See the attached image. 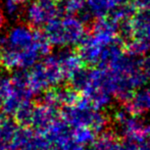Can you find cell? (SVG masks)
Masks as SVG:
<instances>
[{
  "label": "cell",
  "instance_id": "obj_1",
  "mask_svg": "<svg viewBox=\"0 0 150 150\" xmlns=\"http://www.w3.org/2000/svg\"><path fill=\"white\" fill-rule=\"evenodd\" d=\"M23 16L33 29L45 26L49 21L57 18L58 8L55 0H35L24 10Z\"/></svg>",
  "mask_w": 150,
  "mask_h": 150
},
{
  "label": "cell",
  "instance_id": "obj_2",
  "mask_svg": "<svg viewBox=\"0 0 150 150\" xmlns=\"http://www.w3.org/2000/svg\"><path fill=\"white\" fill-rule=\"evenodd\" d=\"M60 119L59 107L47 105L43 102H38L34 104L33 117L31 126L34 132L44 135L47 129L56 120Z\"/></svg>",
  "mask_w": 150,
  "mask_h": 150
},
{
  "label": "cell",
  "instance_id": "obj_3",
  "mask_svg": "<svg viewBox=\"0 0 150 150\" xmlns=\"http://www.w3.org/2000/svg\"><path fill=\"white\" fill-rule=\"evenodd\" d=\"M35 29L28 24H21L11 28L6 35L7 46L16 51H23L33 44Z\"/></svg>",
  "mask_w": 150,
  "mask_h": 150
},
{
  "label": "cell",
  "instance_id": "obj_4",
  "mask_svg": "<svg viewBox=\"0 0 150 150\" xmlns=\"http://www.w3.org/2000/svg\"><path fill=\"white\" fill-rule=\"evenodd\" d=\"M61 26H62L64 46L78 45L84 37L85 33L84 25L78 18L71 16L61 18Z\"/></svg>",
  "mask_w": 150,
  "mask_h": 150
},
{
  "label": "cell",
  "instance_id": "obj_5",
  "mask_svg": "<svg viewBox=\"0 0 150 150\" xmlns=\"http://www.w3.org/2000/svg\"><path fill=\"white\" fill-rule=\"evenodd\" d=\"M126 109L131 115L147 112L150 110V87L134 93L132 98L126 102Z\"/></svg>",
  "mask_w": 150,
  "mask_h": 150
},
{
  "label": "cell",
  "instance_id": "obj_6",
  "mask_svg": "<svg viewBox=\"0 0 150 150\" xmlns=\"http://www.w3.org/2000/svg\"><path fill=\"white\" fill-rule=\"evenodd\" d=\"M84 150H122V146L111 133L105 132L98 139H94Z\"/></svg>",
  "mask_w": 150,
  "mask_h": 150
},
{
  "label": "cell",
  "instance_id": "obj_7",
  "mask_svg": "<svg viewBox=\"0 0 150 150\" xmlns=\"http://www.w3.org/2000/svg\"><path fill=\"white\" fill-rule=\"evenodd\" d=\"M34 104L31 100H24L14 112V122L20 127H30L33 117Z\"/></svg>",
  "mask_w": 150,
  "mask_h": 150
},
{
  "label": "cell",
  "instance_id": "obj_8",
  "mask_svg": "<svg viewBox=\"0 0 150 150\" xmlns=\"http://www.w3.org/2000/svg\"><path fill=\"white\" fill-rule=\"evenodd\" d=\"M56 4L58 14L71 16L78 13V11L84 7V0H57Z\"/></svg>",
  "mask_w": 150,
  "mask_h": 150
},
{
  "label": "cell",
  "instance_id": "obj_9",
  "mask_svg": "<svg viewBox=\"0 0 150 150\" xmlns=\"http://www.w3.org/2000/svg\"><path fill=\"white\" fill-rule=\"evenodd\" d=\"M24 100L25 99H23L18 93L12 91L11 94L0 105V111L4 115H8V117H12Z\"/></svg>",
  "mask_w": 150,
  "mask_h": 150
},
{
  "label": "cell",
  "instance_id": "obj_10",
  "mask_svg": "<svg viewBox=\"0 0 150 150\" xmlns=\"http://www.w3.org/2000/svg\"><path fill=\"white\" fill-rule=\"evenodd\" d=\"M88 6L93 16L102 18L115 6V0H88Z\"/></svg>",
  "mask_w": 150,
  "mask_h": 150
},
{
  "label": "cell",
  "instance_id": "obj_11",
  "mask_svg": "<svg viewBox=\"0 0 150 150\" xmlns=\"http://www.w3.org/2000/svg\"><path fill=\"white\" fill-rule=\"evenodd\" d=\"M73 139L80 145H88L95 139L96 133L89 127H77L73 128Z\"/></svg>",
  "mask_w": 150,
  "mask_h": 150
},
{
  "label": "cell",
  "instance_id": "obj_12",
  "mask_svg": "<svg viewBox=\"0 0 150 150\" xmlns=\"http://www.w3.org/2000/svg\"><path fill=\"white\" fill-rule=\"evenodd\" d=\"M4 14L9 16L12 20H18L24 14V9H23V4L16 2V0H5L3 5Z\"/></svg>",
  "mask_w": 150,
  "mask_h": 150
},
{
  "label": "cell",
  "instance_id": "obj_13",
  "mask_svg": "<svg viewBox=\"0 0 150 150\" xmlns=\"http://www.w3.org/2000/svg\"><path fill=\"white\" fill-rule=\"evenodd\" d=\"M131 54L133 55H140L144 54L150 49V43L146 38H141V39L131 40L128 45Z\"/></svg>",
  "mask_w": 150,
  "mask_h": 150
},
{
  "label": "cell",
  "instance_id": "obj_14",
  "mask_svg": "<svg viewBox=\"0 0 150 150\" xmlns=\"http://www.w3.org/2000/svg\"><path fill=\"white\" fill-rule=\"evenodd\" d=\"M12 91H13V86H12L11 77L1 75L0 76V105L11 94Z\"/></svg>",
  "mask_w": 150,
  "mask_h": 150
},
{
  "label": "cell",
  "instance_id": "obj_15",
  "mask_svg": "<svg viewBox=\"0 0 150 150\" xmlns=\"http://www.w3.org/2000/svg\"><path fill=\"white\" fill-rule=\"evenodd\" d=\"M142 69H143V71H144L145 76H146L147 78H149L150 79V57L146 58L145 61L143 60L142 62Z\"/></svg>",
  "mask_w": 150,
  "mask_h": 150
},
{
  "label": "cell",
  "instance_id": "obj_16",
  "mask_svg": "<svg viewBox=\"0 0 150 150\" xmlns=\"http://www.w3.org/2000/svg\"><path fill=\"white\" fill-rule=\"evenodd\" d=\"M5 25V14H4L3 10L0 8V30L4 27Z\"/></svg>",
  "mask_w": 150,
  "mask_h": 150
},
{
  "label": "cell",
  "instance_id": "obj_17",
  "mask_svg": "<svg viewBox=\"0 0 150 150\" xmlns=\"http://www.w3.org/2000/svg\"><path fill=\"white\" fill-rule=\"evenodd\" d=\"M0 150H8V144L0 137Z\"/></svg>",
  "mask_w": 150,
  "mask_h": 150
},
{
  "label": "cell",
  "instance_id": "obj_18",
  "mask_svg": "<svg viewBox=\"0 0 150 150\" xmlns=\"http://www.w3.org/2000/svg\"><path fill=\"white\" fill-rule=\"evenodd\" d=\"M16 2H18V3H21V4H23V5H24V4H26V3H28L29 1H30V0H16Z\"/></svg>",
  "mask_w": 150,
  "mask_h": 150
},
{
  "label": "cell",
  "instance_id": "obj_19",
  "mask_svg": "<svg viewBox=\"0 0 150 150\" xmlns=\"http://www.w3.org/2000/svg\"><path fill=\"white\" fill-rule=\"evenodd\" d=\"M146 140H149V146H150V128H149V131H148V134H147V139Z\"/></svg>",
  "mask_w": 150,
  "mask_h": 150
}]
</instances>
